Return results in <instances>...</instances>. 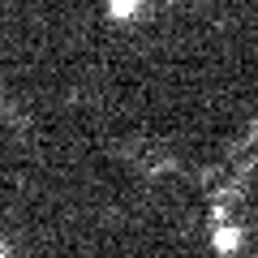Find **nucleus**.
Wrapping results in <instances>:
<instances>
[{"label": "nucleus", "mask_w": 258, "mask_h": 258, "mask_svg": "<svg viewBox=\"0 0 258 258\" xmlns=\"http://www.w3.org/2000/svg\"><path fill=\"white\" fill-rule=\"evenodd\" d=\"M237 245H241V228H232V224H220V228H215V254H232Z\"/></svg>", "instance_id": "f257e3e1"}, {"label": "nucleus", "mask_w": 258, "mask_h": 258, "mask_svg": "<svg viewBox=\"0 0 258 258\" xmlns=\"http://www.w3.org/2000/svg\"><path fill=\"white\" fill-rule=\"evenodd\" d=\"M138 9H142V0H108V18L112 22H129Z\"/></svg>", "instance_id": "f03ea898"}, {"label": "nucleus", "mask_w": 258, "mask_h": 258, "mask_svg": "<svg viewBox=\"0 0 258 258\" xmlns=\"http://www.w3.org/2000/svg\"><path fill=\"white\" fill-rule=\"evenodd\" d=\"M0 258H9V249H0Z\"/></svg>", "instance_id": "7ed1b4c3"}]
</instances>
